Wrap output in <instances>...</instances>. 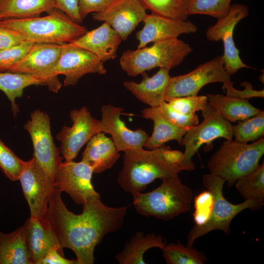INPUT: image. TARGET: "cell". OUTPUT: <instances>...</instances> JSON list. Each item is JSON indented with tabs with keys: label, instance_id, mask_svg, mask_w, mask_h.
Here are the masks:
<instances>
[{
	"label": "cell",
	"instance_id": "cell-23",
	"mask_svg": "<svg viewBox=\"0 0 264 264\" xmlns=\"http://www.w3.org/2000/svg\"><path fill=\"white\" fill-rule=\"evenodd\" d=\"M120 156L112 139L101 132L88 142L82 160L92 168L94 173L99 174L111 168Z\"/></svg>",
	"mask_w": 264,
	"mask_h": 264
},
{
	"label": "cell",
	"instance_id": "cell-19",
	"mask_svg": "<svg viewBox=\"0 0 264 264\" xmlns=\"http://www.w3.org/2000/svg\"><path fill=\"white\" fill-rule=\"evenodd\" d=\"M143 22V27L135 35L138 42L137 48L151 43L177 38L181 34L198 31L196 24L190 21L175 20L153 13L147 14Z\"/></svg>",
	"mask_w": 264,
	"mask_h": 264
},
{
	"label": "cell",
	"instance_id": "cell-38",
	"mask_svg": "<svg viewBox=\"0 0 264 264\" xmlns=\"http://www.w3.org/2000/svg\"><path fill=\"white\" fill-rule=\"evenodd\" d=\"M165 117L175 125L190 129L198 124V118L196 113L185 114L173 109L166 101L158 107Z\"/></svg>",
	"mask_w": 264,
	"mask_h": 264
},
{
	"label": "cell",
	"instance_id": "cell-4",
	"mask_svg": "<svg viewBox=\"0 0 264 264\" xmlns=\"http://www.w3.org/2000/svg\"><path fill=\"white\" fill-rule=\"evenodd\" d=\"M162 180L161 184L151 192L132 195L133 205L136 211L141 215L164 220L189 211L193 192L182 183L178 174L163 178Z\"/></svg>",
	"mask_w": 264,
	"mask_h": 264
},
{
	"label": "cell",
	"instance_id": "cell-17",
	"mask_svg": "<svg viewBox=\"0 0 264 264\" xmlns=\"http://www.w3.org/2000/svg\"><path fill=\"white\" fill-rule=\"evenodd\" d=\"M146 15V9L139 0H114L103 11L93 13L92 18L108 23L124 41Z\"/></svg>",
	"mask_w": 264,
	"mask_h": 264
},
{
	"label": "cell",
	"instance_id": "cell-39",
	"mask_svg": "<svg viewBox=\"0 0 264 264\" xmlns=\"http://www.w3.org/2000/svg\"><path fill=\"white\" fill-rule=\"evenodd\" d=\"M212 205V196L207 190L195 197L193 214L195 224L201 225L207 221L210 215Z\"/></svg>",
	"mask_w": 264,
	"mask_h": 264
},
{
	"label": "cell",
	"instance_id": "cell-25",
	"mask_svg": "<svg viewBox=\"0 0 264 264\" xmlns=\"http://www.w3.org/2000/svg\"><path fill=\"white\" fill-rule=\"evenodd\" d=\"M206 96L209 106L229 122L244 120L261 110L252 106L247 99L219 94Z\"/></svg>",
	"mask_w": 264,
	"mask_h": 264
},
{
	"label": "cell",
	"instance_id": "cell-21",
	"mask_svg": "<svg viewBox=\"0 0 264 264\" xmlns=\"http://www.w3.org/2000/svg\"><path fill=\"white\" fill-rule=\"evenodd\" d=\"M22 227L32 264H40L49 248L60 245L53 229L44 217H30Z\"/></svg>",
	"mask_w": 264,
	"mask_h": 264
},
{
	"label": "cell",
	"instance_id": "cell-3",
	"mask_svg": "<svg viewBox=\"0 0 264 264\" xmlns=\"http://www.w3.org/2000/svg\"><path fill=\"white\" fill-rule=\"evenodd\" d=\"M0 25L19 31L34 44L69 43L88 31L86 27L57 9L41 17L1 20Z\"/></svg>",
	"mask_w": 264,
	"mask_h": 264
},
{
	"label": "cell",
	"instance_id": "cell-36",
	"mask_svg": "<svg viewBox=\"0 0 264 264\" xmlns=\"http://www.w3.org/2000/svg\"><path fill=\"white\" fill-rule=\"evenodd\" d=\"M165 101L176 111L185 114H195L208 105L207 96H188L166 98Z\"/></svg>",
	"mask_w": 264,
	"mask_h": 264
},
{
	"label": "cell",
	"instance_id": "cell-37",
	"mask_svg": "<svg viewBox=\"0 0 264 264\" xmlns=\"http://www.w3.org/2000/svg\"><path fill=\"white\" fill-rule=\"evenodd\" d=\"M34 44L25 41L19 44L0 51V71H8L19 63Z\"/></svg>",
	"mask_w": 264,
	"mask_h": 264
},
{
	"label": "cell",
	"instance_id": "cell-43",
	"mask_svg": "<svg viewBox=\"0 0 264 264\" xmlns=\"http://www.w3.org/2000/svg\"><path fill=\"white\" fill-rule=\"evenodd\" d=\"M54 1L55 9L61 11L74 22L82 23L79 10V0H54Z\"/></svg>",
	"mask_w": 264,
	"mask_h": 264
},
{
	"label": "cell",
	"instance_id": "cell-31",
	"mask_svg": "<svg viewBox=\"0 0 264 264\" xmlns=\"http://www.w3.org/2000/svg\"><path fill=\"white\" fill-rule=\"evenodd\" d=\"M162 256L168 264H204L207 258L201 251L178 242L166 244Z\"/></svg>",
	"mask_w": 264,
	"mask_h": 264
},
{
	"label": "cell",
	"instance_id": "cell-5",
	"mask_svg": "<svg viewBox=\"0 0 264 264\" xmlns=\"http://www.w3.org/2000/svg\"><path fill=\"white\" fill-rule=\"evenodd\" d=\"M264 154V137L251 144L226 140L211 155L207 166L210 173L221 177L231 187L256 167Z\"/></svg>",
	"mask_w": 264,
	"mask_h": 264
},
{
	"label": "cell",
	"instance_id": "cell-15",
	"mask_svg": "<svg viewBox=\"0 0 264 264\" xmlns=\"http://www.w3.org/2000/svg\"><path fill=\"white\" fill-rule=\"evenodd\" d=\"M106 72L104 62L92 53L70 43L61 44L55 74L65 76L64 86L75 85L87 74H105Z\"/></svg>",
	"mask_w": 264,
	"mask_h": 264
},
{
	"label": "cell",
	"instance_id": "cell-18",
	"mask_svg": "<svg viewBox=\"0 0 264 264\" xmlns=\"http://www.w3.org/2000/svg\"><path fill=\"white\" fill-rule=\"evenodd\" d=\"M102 118L100 120L102 132L109 133L118 152L142 148L149 135L143 129L135 131L129 129L121 119L124 111L121 107L111 104L101 107Z\"/></svg>",
	"mask_w": 264,
	"mask_h": 264
},
{
	"label": "cell",
	"instance_id": "cell-16",
	"mask_svg": "<svg viewBox=\"0 0 264 264\" xmlns=\"http://www.w3.org/2000/svg\"><path fill=\"white\" fill-rule=\"evenodd\" d=\"M92 168L87 163L65 161L57 170L54 185L66 193L77 204L83 205L89 199L100 195L91 183Z\"/></svg>",
	"mask_w": 264,
	"mask_h": 264
},
{
	"label": "cell",
	"instance_id": "cell-22",
	"mask_svg": "<svg viewBox=\"0 0 264 264\" xmlns=\"http://www.w3.org/2000/svg\"><path fill=\"white\" fill-rule=\"evenodd\" d=\"M142 74L143 79L140 83L124 81V87L141 102L150 107H158L165 101L166 90L171 77L169 70L160 68L151 77L146 72Z\"/></svg>",
	"mask_w": 264,
	"mask_h": 264
},
{
	"label": "cell",
	"instance_id": "cell-9",
	"mask_svg": "<svg viewBox=\"0 0 264 264\" xmlns=\"http://www.w3.org/2000/svg\"><path fill=\"white\" fill-rule=\"evenodd\" d=\"M215 82L222 83L223 86L233 83L224 67L222 55L214 58L186 74L171 77L165 99L198 95L203 87Z\"/></svg>",
	"mask_w": 264,
	"mask_h": 264
},
{
	"label": "cell",
	"instance_id": "cell-33",
	"mask_svg": "<svg viewBox=\"0 0 264 264\" xmlns=\"http://www.w3.org/2000/svg\"><path fill=\"white\" fill-rule=\"evenodd\" d=\"M264 135V111L261 110L257 115L240 121L233 126L234 140L242 143L255 141Z\"/></svg>",
	"mask_w": 264,
	"mask_h": 264
},
{
	"label": "cell",
	"instance_id": "cell-24",
	"mask_svg": "<svg viewBox=\"0 0 264 264\" xmlns=\"http://www.w3.org/2000/svg\"><path fill=\"white\" fill-rule=\"evenodd\" d=\"M144 118L153 120L154 130L144 147L149 149L158 148L171 140L182 145L183 137L188 129L178 127L169 121L158 107H149L141 111Z\"/></svg>",
	"mask_w": 264,
	"mask_h": 264
},
{
	"label": "cell",
	"instance_id": "cell-26",
	"mask_svg": "<svg viewBox=\"0 0 264 264\" xmlns=\"http://www.w3.org/2000/svg\"><path fill=\"white\" fill-rule=\"evenodd\" d=\"M166 243L160 235L154 233L145 234L138 231L133 235L125 244L122 251L115 256L120 264H145V253L149 249L157 247L163 249Z\"/></svg>",
	"mask_w": 264,
	"mask_h": 264
},
{
	"label": "cell",
	"instance_id": "cell-41",
	"mask_svg": "<svg viewBox=\"0 0 264 264\" xmlns=\"http://www.w3.org/2000/svg\"><path fill=\"white\" fill-rule=\"evenodd\" d=\"M114 0H79V10L83 20L90 13L101 12Z\"/></svg>",
	"mask_w": 264,
	"mask_h": 264
},
{
	"label": "cell",
	"instance_id": "cell-11",
	"mask_svg": "<svg viewBox=\"0 0 264 264\" xmlns=\"http://www.w3.org/2000/svg\"><path fill=\"white\" fill-rule=\"evenodd\" d=\"M61 51V44H34L23 58L8 72L35 76L50 91L57 93L62 84L55 69Z\"/></svg>",
	"mask_w": 264,
	"mask_h": 264
},
{
	"label": "cell",
	"instance_id": "cell-12",
	"mask_svg": "<svg viewBox=\"0 0 264 264\" xmlns=\"http://www.w3.org/2000/svg\"><path fill=\"white\" fill-rule=\"evenodd\" d=\"M248 15L249 10L246 5L241 3L231 5L227 15L218 19L217 22L209 27L206 31L208 40L222 42L224 67L230 76L241 68H251L241 59L240 51L233 40V32L236 25Z\"/></svg>",
	"mask_w": 264,
	"mask_h": 264
},
{
	"label": "cell",
	"instance_id": "cell-40",
	"mask_svg": "<svg viewBox=\"0 0 264 264\" xmlns=\"http://www.w3.org/2000/svg\"><path fill=\"white\" fill-rule=\"evenodd\" d=\"M27 41L25 37L15 30L0 25V51Z\"/></svg>",
	"mask_w": 264,
	"mask_h": 264
},
{
	"label": "cell",
	"instance_id": "cell-27",
	"mask_svg": "<svg viewBox=\"0 0 264 264\" xmlns=\"http://www.w3.org/2000/svg\"><path fill=\"white\" fill-rule=\"evenodd\" d=\"M54 9V0H0V20L39 17Z\"/></svg>",
	"mask_w": 264,
	"mask_h": 264
},
{
	"label": "cell",
	"instance_id": "cell-34",
	"mask_svg": "<svg viewBox=\"0 0 264 264\" xmlns=\"http://www.w3.org/2000/svg\"><path fill=\"white\" fill-rule=\"evenodd\" d=\"M231 2V0H191L187 14L205 15L219 19L227 15Z\"/></svg>",
	"mask_w": 264,
	"mask_h": 264
},
{
	"label": "cell",
	"instance_id": "cell-20",
	"mask_svg": "<svg viewBox=\"0 0 264 264\" xmlns=\"http://www.w3.org/2000/svg\"><path fill=\"white\" fill-rule=\"evenodd\" d=\"M122 41L119 34L110 24L103 22L70 43L92 53L104 63L116 57Z\"/></svg>",
	"mask_w": 264,
	"mask_h": 264
},
{
	"label": "cell",
	"instance_id": "cell-44",
	"mask_svg": "<svg viewBox=\"0 0 264 264\" xmlns=\"http://www.w3.org/2000/svg\"><path fill=\"white\" fill-rule=\"evenodd\" d=\"M241 84L244 87L243 90L236 89L233 86L225 91L226 95L247 100L252 97L263 98L264 97V89L255 90L253 88L251 84L246 81L243 82Z\"/></svg>",
	"mask_w": 264,
	"mask_h": 264
},
{
	"label": "cell",
	"instance_id": "cell-10",
	"mask_svg": "<svg viewBox=\"0 0 264 264\" xmlns=\"http://www.w3.org/2000/svg\"><path fill=\"white\" fill-rule=\"evenodd\" d=\"M24 128L32 142L33 157L54 181L63 157L53 141L49 116L44 111L36 110L31 113L30 119L24 124Z\"/></svg>",
	"mask_w": 264,
	"mask_h": 264
},
{
	"label": "cell",
	"instance_id": "cell-2",
	"mask_svg": "<svg viewBox=\"0 0 264 264\" xmlns=\"http://www.w3.org/2000/svg\"><path fill=\"white\" fill-rule=\"evenodd\" d=\"M182 156L181 152L164 145L151 150L143 148L128 150L124 152L118 183L124 191L132 195L142 192L156 179L181 172L178 164Z\"/></svg>",
	"mask_w": 264,
	"mask_h": 264
},
{
	"label": "cell",
	"instance_id": "cell-8",
	"mask_svg": "<svg viewBox=\"0 0 264 264\" xmlns=\"http://www.w3.org/2000/svg\"><path fill=\"white\" fill-rule=\"evenodd\" d=\"M203 121L190 128L184 135L182 145L185 147L183 156L178 164L180 171L195 169L192 157L200 147L210 144L217 138L233 140V126L223 118L209 104L202 111Z\"/></svg>",
	"mask_w": 264,
	"mask_h": 264
},
{
	"label": "cell",
	"instance_id": "cell-29",
	"mask_svg": "<svg viewBox=\"0 0 264 264\" xmlns=\"http://www.w3.org/2000/svg\"><path fill=\"white\" fill-rule=\"evenodd\" d=\"M44 85L35 76L11 72L0 71V90L7 97L11 102L12 110L15 116L19 111L15 103L17 98L23 95L24 89L32 85Z\"/></svg>",
	"mask_w": 264,
	"mask_h": 264
},
{
	"label": "cell",
	"instance_id": "cell-32",
	"mask_svg": "<svg viewBox=\"0 0 264 264\" xmlns=\"http://www.w3.org/2000/svg\"><path fill=\"white\" fill-rule=\"evenodd\" d=\"M152 13L177 20L187 21L191 0H139Z\"/></svg>",
	"mask_w": 264,
	"mask_h": 264
},
{
	"label": "cell",
	"instance_id": "cell-42",
	"mask_svg": "<svg viewBox=\"0 0 264 264\" xmlns=\"http://www.w3.org/2000/svg\"><path fill=\"white\" fill-rule=\"evenodd\" d=\"M63 248L56 244L47 251L40 264H78L77 260H69L64 257Z\"/></svg>",
	"mask_w": 264,
	"mask_h": 264
},
{
	"label": "cell",
	"instance_id": "cell-13",
	"mask_svg": "<svg viewBox=\"0 0 264 264\" xmlns=\"http://www.w3.org/2000/svg\"><path fill=\"white\" fill-rule=\"evenodd\" d=\"M19 180L30 211V217L43 218L55 186L52 178L34 157L24 161Z\"/></svg>",
	"mask_w": 264,
	"mask_h": 264
},
{
	"label": "cell",
	"instance_id": "cell-35",
	"mask_svg": "<svg viewBox=\"0 0 264 264\" xmlns=\"http://www.w3.org/2000/svg\"><path fill=\"white\" fill-rule=\"evenodd\" d=\"M24 161L18 157L0 140V168L11 181L19 179L23 168Z\"/></svg>",
	"mask_w": 264,
	"mask_h": 264
},
{
	"label": "cell",
	"instance_id": "cell-6",
	"mask_svg": "<svg viewBox=\"0 0 264 264\" xmlns=\"http://www.w3.org/2000/svg\"><path fill=\"white\" fill-rule=\"evenodd\" d=\"M203 186L212 196L213 205L210 215L201 225L195 224L187 237L188 246L191 247L198 238L215 230H220L225 234L231 232L230 224L233 219L244 210H257L262 207L264 201L247 199L239 204H233L225 198L223 187L225 182L220 176L208 174L202 176Z\"/></svg>",
	"mask_w": 264,
	"mask_h": 264
},
{
	"label": "cell",
	"instance_id": "cell-30",
	"mask_svg": "<svg viewBox=\"0 0 264 264\" xmlns=\"http://www.w3.org/2000/svg\"><path fill=\"white\" fill-rule=\"evenodd\" d=\"M239 193L245 199L264 201V163L258 164L235 182Z\"/></svg>",
	"mask_w": 264,
	"mask_h": 264
},
{
	"label": "cell",
	"instance_id": "cell-1",
	"mask_svg": "<svg viewBox=\"0 0 264 264\" xmlns=\"http://www.w3.org/2000/svg\"><path fill=\"white\" fill-rule=\"evenodd\" d=\"M63 192L55 186L44 217L49 222L63 248L73 251L78 264H92L95 247L108 233L123 226L128 206L112 207L93 197L83 205V211L75 214L66 206Z\"/></svg>",
	"mask_w": 264,
	"mask_h": 264
},
{
	"label": "cell",
	"instance_id": "cell-14",
	"mask_svg": "<svg viewBox=\"0 0 264 264\" xmlns=\"http://www.w3.org/2000/svg\"><path fill=\"white\" fill-rule=\"evenodd\" d=\"M71 127L64 126L56 135L60 151L65 161H72L80 149L96 133L101 132L100 120L92 116L87 107L69 112Z\"/></svg>",
	"mask_w": 264,
	"mask_h": 264
},
{
	"label": "cell",
	"instance_id": "cell-28",
	"mask_svg": "<svg viewBox=\"0 0 264 264\" xmlns=\"http://www.w3.org/2000/svg\"><path fill=\"white\" fill-rule=\"evenodd\" d=\"M0 264H32L22 226L10 233L0 232Z\"/></svg>",
	"mask_w": 264,
	"mask_h": 264
},
{
	"label": "cell",
	"instance_id": "cell-7",
	"mask_svg": "<svg viewBox=\"0 0 264 264\" xmlns=\"http://www.w3.org/2000/svg\"><path fill=\"white\" fill-rule=\"evenodd\" d=\"M189 44L178 38L154 43L149 47L128 49L120 58L121 68L136 76L156 67L170 70L179 65L192 51Z\"/></svg>",
	"mask_w": 264,
	"mask_h": 264
}]
</instances>
